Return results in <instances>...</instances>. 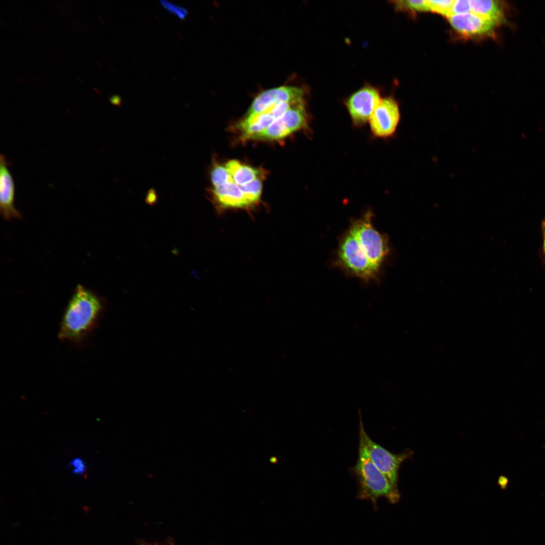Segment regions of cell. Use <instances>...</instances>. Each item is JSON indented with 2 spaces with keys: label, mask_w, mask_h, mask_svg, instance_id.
<instances>
[{
  "label": "cell",
  "mask_w": 545,
  "mask_h": 545,
  "mask_svg": "<svg viewBox=\"0 0 545 545\" xmlns=\"http://www.w3.org/2000/svg\"><path fill=\"white\" fill-rule=\"evenodd\" d=\"M211 199L218 210L228 209H250L239 186L227 183L211 190Z\"/></svg>",
  "instance_id": "8fae6325"
},
{
  "label": "cell",
  "mask_w": 545,
  "mask_h": 545,
  "mask_svg": "<svg viewBox=\"0 0 545 545\" xmlns=\"http://www.w3.org/2000/svg\"><path fill=\"white\" fill-rule=\"evenodd\" d=\"M9 163L6 157H0V211L4 219L10 221L21 219L20 211L14 206L15 185L8 168Z\"/></svg>",
  "instance_id": "30bf717a"
},
{
  "label": "cell",
  "mask_w": 545,
  "mask_h": 545,
  "mask_svg": "<svg viewBox=\"0 0 545 545\" xmlns=\"http://www.w3.org/2000/svg\"><path fill=\"white\" fill-rule=\"evenodd\" d=\"M211 183L214 187L227 183L234 182L232 177L227 170L225 166L215 164L210 172Z\"/></svg>",
  "instance_id": "d6986e66"
},
{
  "label": "cell",
  "mask_w": 545,
  "mask_h": 545,
  "mask_svg": "<svg viewBox=\"0 0 545 545\" xmlns=\"http://www.w3.org/2000/svg\"><path fill=\"white\" fill-rule=\"evenodd\" d=\"M401 119L399 104L391 97L382 98L369 120L372 133L378 137L393 136Z\"/></svg>",
  "instance_id": "8992f818"
},
{
  "label": "cell",
  "mask_w": 545,
  "mask_h": 545,
  "mask_svg": "<svg viewBox=\"0 0 545 545\" xmlns=\"http://www.w3.org/2000/svg\"><path fill=\"white\" fill-rule=\"evenodd\" d=\"M381 99L378 91L368 86L352 94L346 105L352 121L356 124H362L369 121Z\"/></svg>",
  "instance_id": "ba28073f"
},
{
  "label": "cell",
  "mask_w": 545,
  "mask_h": 545,
  "mask_svg": "<svg viewBox=\"0 0 545 545\" xmlns=\"http://www.w3.org/2000/svg\"><path fill=\"white\" fill-rule=\"evenodd\" d=\"M104 308L103 298L78 285L62 317L59 339L75 344L84 342L96 328Z\"/></svg>",
  "instance_id": "6da1fadb"
},
{
  "label": "cell",
  "mask_w": 545,
  "mask_h": 545,
  "mask_svg": "<svg viewBox=\"0 0 545 545\" xmlns=\"http://www.w3.org/2000/svg\"><path fill=\"white\" fill-rule=\"evenodd\" d=\"M302 88L284 86L265 90L254 99L247 115L262 113L268 108L282 103H295L303 100Z\"/></svg>",
  "instance_id": "52a82bcc"
},
{
  "label": "cell",
  "mask_w": 545,
  "mask_h": 545,
  "mask_svg": "<svg viewBox=\"0 0 545 545\" xmlns=\"http://www.w3.org/2000/svg\"><path fill=\"white\" fill-rule=\"evenodd\" d=\"M307 117L303 100L294 103L282 118L291 134L306 126Z\"/></svg>",
  "instance_id": "5bb4252c"
},
{
  "label": "cell",
  "mask_w": 545,
  "mask_h": 545,
  "mask_svg": "<svg viewBox=\"0 0 545 545\" xmlns=\"http://www.w3.org/2000/svg\"><path fill=\"white\" fill-rule=\"evenodd\" d=\"M448 18L449 23L457 33L468 38H479L492 35L499 25L472 12L452 15Z\"/></svg>",
  "instance_id": "9c48e42d"
},
{
  "label": "cell",
  "mask_w": 545,
  "mask_h": 545,
  "mask_svg": "<svg viewBox=\"0 0 545 545\" xmlns=\"http://www.w3.org/2000/svg\"><path fill=\"white\" fill-rule=\"evenodd\" d=\"M160 2L167 10L176 15L179 19L181 20L186 19L188 13L186 8L176 6L173 3L167 1L161 0Z\"/></svg>",
  "instance_id": "44dd1931"
},
{
  "label": "cell",
  "mask_w": 545,
  "mask_h": 545,
  "mask_svg": "<svg viewBox=\"0 0 545 545\" xmlns=\"http://www.w3.org/2000/svg\"><path fill=\"white\" fill-rule=\"evenodd\" d=\"M453 0H427L429 11L448 18L452 15Z\"/></svg>",
  "instance_id": "ffe728a7"
},
{
  "label": "cell",
  "mask_w": 545,
  "mask_h": 545,
  "mask_svg": "<svg viewBox=\"0 0 545 545\" xmlns=\"http://www.w3.org/2000/svg\"><path fill=\"white\" fill-rule=\"evenodd\" d=\"M372 213L367 211L351 222L349 229L370 262L378 269L390 252L389 238L375 229L372 223Z\"/></svg>",
  "instance_id": "3957f363"
},
{
  "label": "cell",
  "mask_w": 545,
  "mask_h": 545,
  "mask_svg": "<svg viewBox=\"0 0 545 545\" xmlns=\"http://www.w3.org/2000/svg\"><path fill=\"white\" fill-rule=\"evenodd\" d=\"M359 415L358 457L355 465L349 468L350 472L357 482L358 492L356 497L370 501L374 508L380 497L386 498L391 504L396 503L400 498L399 492L392 485L371 460L363 435L364 428L360 411Z\"/></svg>",
  "instance_id": "7a4b0ae2"
},
{
  "label": "cell",
  "mask_w": 545,
  "mask_h": 545,
  "mask_svg": "<svg viewBox=\"0 0 545 545\" xmlns=\"http://www.w3.org/2000/svg\"><path fill=\"white\" fill-rule=\"evenodd\" d=\"M471 12L470 1H454L452 7V15L464 14Z\"/></svg>",
  "instance_id": "7402d4cb"
},
{
  "label": "cell",
  "mask_w": 545,
  "mask_h": 545,
  "mask_svg": "<svg viewBox=\"0 0 545 545\" xmlns=\"http://www.w3.org/2000/svg\"><path fill=\"white\" fill-rule=\"evenodd\" d=\"M240 187L250 208L258 204L262 188V181L260 178Z\"/></svg>",
  "instance_id": "e0dca14e"
},
{
  "label": "cell",
  "mask_w": 545,
  "mask_h": 545,
  "mask_svg": "<svg viewBox=\"0 0 545 545\" xmlns=\"http://www.w3.org/2000/svg\"><path fill=\"white\" fill-rule=\"evenodd\" d=\"M261 175L262 173L259 169L241 164L232 176V178L235 183L242 186L259 178Z\"/></svg>",
  "instance_id": "2e32d148"
},
{
  "label": "cell",
  "mask_w": 545,
  "mask_h": 545,
  "mask_svg": "<svg viewBox=\"0 0 545 545\" xmlns=\"http://www.w3.org/2000/svg\"><path fill=\"white\" fill-rule=\"evenodd\" d=\"M145 202L150 205H154L157 201V195L154 189H150L147 193L145 199Z\"/></svg>",
  "instance_id": "cb8c5ba5"
},
{
  "label": "cell",
  "mask_w": 545,
  "mask_h": 545,
  "mask_svg": "<svg viewBox=\"0 0 545 545\" xmlns=\"http://www.w3.org/2000/svg\"><path fill=\"white\" fill-rule=\"evenodd\" d=\"M336 263L348 274L366 281L375 279L379 271L364 253L349 229L340 239Z\"/></svg>",
  "instance_id": "277c9868"
},
{
  "label": "cell",
  "mask_w": 545,
  "mask_h": 545,
  "mask_svg": "<svg viewBox=\"0 0 545 545\" xmlns=\"http://www.w3.org/2000/svg\"><path fill=\"white\" fill-rule=\"evenodd\" d=\"M541 231L543 236L542 251L545 256V219L541 222Z\"/></svg>",
  "instance_id": "484cf974"
},
{
  "label": "cell",
  "mask_w": 545,
  "mask_h": 545,
  "mask_svg": "<svg viewBox=\"0 0 545 545\" xmlns=\"http://www.w3.org/2000/svg\"><path fill=\"white\" fill-rule=\"evenodd\" d=\"M395 8L399 10L410 12L429 11L427 0L423 1H395L393 2Z\"/></svg>",
  "instance_id": "ac0fdd59"
},
{
  "label": "cell",
  "mask_w": 545,
  "mask_h": 545,
  "mask_svg": "<svg viewBox=\"0 0 545 545\" xmlns=\"http://www.w3.org/2000/svg\"><path fill=\"white\" fill-rule=\"evenodd\" d=\"M68 466L73 468L72 472L74 474L82 475L86 472V467L85 462L80 457H76L70 461Z\"/></svg>",
  "instance_id": "603a6c76"
},
{
  "label": "cell",
  "mask_w": 545,
  "mask_h": 545,
  "mask_svg": "<svg viewBox=\"0 0 545 545\" xmlns=\"http://www.w3.org/2000/svg\"><path fill=\"white\" fill-rule=\"evenodd\" d=\"M363 435L371 460L392 485L398 489V472L400 465L406 459L412 456V452L406 450L400 454H393L371 439L364 429Z\"/></svg>",
  "instance_id": "5b68a950"
},
{
  "label": "cell",
  "mask_w": 545,
  "mask_h": 545,
  "mask_svg": "<svg viewBox=\"0 0 545 545\" xmlns=\"http://www.w3.org/2000/svg\"><path fill=\"white\" fill-rule=\"evenodd\" d=\"M110 102L114 105H120L121 104L122 99L119 95H114L111 96L109 98Z\"/></svg>",
  "instance_id": "d4e9b609"
},
{
  "label": "cell",
  "mask_w": 545,
  "mask_h": 545,
  "mask_svg": "<svg viewBox=\"0 0 545 545\" xmlns=\"http://www.w3.org/2000/svg\"><path fill=\"white\" fill-rule=\"evenodd\" d=\"M275 119L268 112H264L259 114L246 115L239 123L238 128L242 134V137L248 139L266 129Z\"/></svg>",
  "instance_id": "4fadbf2b"
},
{
  "label": "cell",
  "mask_w": 545,
  "mask_h": 545,
  "mask_svg": "<svg viewBox=\"0 0 545 545\" xmlns=\"http://www.w3.org/2000/svg\"><path fill=\"white\" fill-rule=\"evenodd\" d=\"M471 12L487 18L498 25L505 21L504 5L494 0L470 1Z\"/></svg>",
  "instance_id": "7c38bea8"
},
{
  "label": "cell",
  "mask_w": 545,
  "mask_h": 545,
  "mask_svg": "<svg viewBox=\"0 0 545 545\" xmlns=\"http://www.w3.org/2000/svg\"><path fill=\"white\" fill-rule=\"evenodd\" d=\"M291 133L282 117L275 120L264 130L251 136L248 139L259 140H278Z\"/></svg>",
  "instance_id": "9a60e30c"
}]
</instances>
